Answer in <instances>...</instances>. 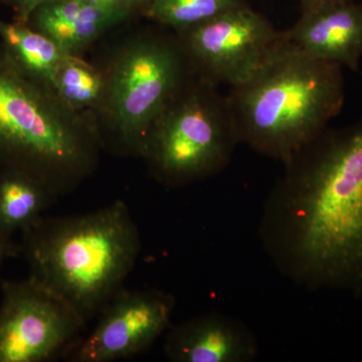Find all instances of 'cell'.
Returning <instances> with one entry per match:
<instances>
[{"instance_id":"7a4b0ae2","label":"cell","mask_w":362,"mask_h":362,"mask_svg":"<svg viewBox=\"0 0 362 362\" xmlns=\"http://www.w3.org/2000/svg\"><path fill=\"white\" fill-rule=\"evenodd\" d=\"M101 149L92 115L26 75L0 42V168L32 176L59 197L96 171Z\"/></svg>"},{"instance_id":"7c38bea8","label":"cell","mask_w":362,"mask_h":362,"mask_svg":"<svg viewBox=\"0 0 362 362\" xmlns=\"http://www.w3.org/2000/svg\"><path fill=\"white\" fill-rule=\"evenodd\" d=\"M136 4L135 0L108 4L51 0L33 11L28 25L58 42L66 54L80 56L100 35L127 18Z\"/></svg>"},{"instance_id":"5b68a950","label":"cell","mask_w":362,"mask_h":362,"mask_svg":"<svg viewBox=\"0 0 362 362\" xmlns=\"http://www.w3.org/2000/svg\"><path fill=\"white\" fill-rule=\"evenodd\" d=\"M103 92L92 112L102 145L141 157L152 124L194 73L175 32L142 33L126 40L101 69Z\"/></svg>"},{"instance_id":"2e32d148","label":"cell","mask_w":362,"mask_h":362,"mask_svg":"<svg viewBox=\"0 0 362 362\" xmlns=\"http://www.w3.org/2000/svg\"><path fill=\"white\" fill-rule=\"evenodd\" d=\"M244 4L243 0H150L146 14L159 25L180 33Z\"/></svg>"},{"instance_id":"7402d4cb","label":"cell","mask_w":362,"mask_h":362,"mask_svg":"<svg viewBox=\"0 0 362 362\" xmlns=\"http://www.w3.org/2000/svg\"><path fill=\"white\" fill-rule=\"evenodd\" d=\"M143 1H146V2H147V4H148V2L150 1V0H138V2H139V4H140V2H143Z\"/></svg>"},{"instance_id":"30bf717a","label":"cell","mask_w":362,"mask_h":362,"mask_svg":"<svg viewBox=\"0 0 362 362\" xmlns=\"http://www.w3.org/2000/svg\"><path fill=\"white\" fill-rule=\"evenodd\" d=\"M285 39L312 58L358 68L362 56V4L343 2L303 11Z\"/></svg>"},{"instance_id":"6da1fadb","label":"cell","mask_w":362,"mask_h":362,"mask_svg":"<svg viewBox=\"0 0 362 362\" xmlns=\"http://www.w3.org/2000/svg\"><path fill=\"white\" fill-rule=\"evenodd\" d=\"M285 166L264 221L276 261L307 284L362 292V120Z\"/></svg>"},{"instance_id":"d6986e66","label":"cell","mask_w":362,"mask_h":362,"mask_svg":"<svg viewBox=\"0 0 362 362\" xmlns=\"http://www.w3.org/2000/svg\"><path fill=\"white\" fill-rule=\"evenodd\" d=\"M13 245L9 240L0 239V262L8 255L13 254Z\"/></svg>"},{"instance_id":"52a82bcc","label":"cell","mask_w":362,"mask_h":362,"mask_svg":"<svg viewBox=\"0 0 362 362\" xmlns=\"http://www.w3.org/2000/svg\"><path fill=\"white\" fill-rule=\"evenodd\" d=\"M175 33L195 75L232 88L251 78L285 42L284 32L247 4Z\"/></svg>"},{"instance_id":"e0dca14e","label":"cell","mask_w":362,"mask_h":362,"mask_svg":"<svg viewBox=\"0 0 362 362\" xmlns=\"http://www.w3.org/2000/svg\"><path fill=\"white\" fill-rule=\"evenodd\" d=\"M6 1L13 6L14 13H16L14 14V21L26 23L30 0H6Z\"/></svg>"},{"instance_id":"ac0fdd59","label":"cell","mask_w":362,"mask_h":362,"mask_svg":"<svg viewBox=\"0 0 362 362\" xmlns=\"http://www.w3.org/2000/svg\"><path fill=\"white\" fill-rule=\"evenodd\" d=\"M347 1H351V0H300L303 11H313L321 7L334 6V4Z\"/></svg>"},{"instance_id":"3957f363","label":"cell","mask_w":362,"mask_h":362,"mask_svg":"<svg viewBox=\"0 0 362 362\" xmlns=\"http://www.w3.org/2000/svg\"><path fill=\"white\" fill-rule=\"evenodd\" d=\"M140 250L139 230L122 201L81 216L42 218L23 233L30 278L87 322L122 289Z\"/></svg>"},{"instance_id":"ffe728a7","label":"cell","mask_w":362,"mask_h":362,"mask_svg":"<svg viewBox=\"0 0 362 362\" xmlns=\"http://www.w3.org/2000/svg\"><path fill=\"white\" fill-rule=\"evenodd\" d=\"M49 1H51V0H30V4H28V21L30 16H32V13L37 8V7L42 6V4H47V2ZM28 21H26V23H28Z\"/></svg>"},{"instance_id":"277c9868","label":"cell","mask_w":362,"mask_h":362,"mask_svg":"<svg viewBox=\"0 0 362 362\" xmlns=\"http://www.w3.org/2000/svg\"><path fill=\"white\" fill-rule=\"evenodd\" d=\"M226 100L239 141L286 165L341 108V66L312 58L285 39Z\"/></svg>"},{"instance_id":"8fae6325","label":"cell","mask_w":362,"mask_h":362,"mask_svg":"<svg viewBox=\"0 0 362 362\" xmlns=\"http://www.w3.org/2000/svg\"><path fill=\"white\" fill-rule=\"evenodd\" d=\"M249 330L218 313L204 314L173 328L164 351L175 362H246L257 356Z\"/></svg>"},{"instance_id":"ba28073f","label":"cell","mask_w":362,"mask_h":362,"mask_svg":"<svg viewBox=\"0 0 362 362\" xmlns=\"http://www.w3.org/2000/svg\"><path fill=\"white\" fill-rule=\"evenodd\" d=\"M86 323L66 300L32 278L4 283L0 362H42L68 356Z\"/></svg>"},{"instance_id":"9c48e42d","label":"cell","mask_w":362,"mask_h":362,"mask_svg":"<svg viewBox=\"0 0 362 362\" xmlns=\"http://www.w3.org/2000/svg\"><path fill=\"white\" fill-rule=\"evenodd\" d=\"M173 309L175 299L168 293L121 289L68 356L78 362H108L140 354L168 329Z\"/></svg>"},{"instance_id":"4fadbf2b","label":"cell","mask_w":362,"mask_h":362,"mask_svg":"<svg viewBox=\"0 0 362 362\" xmlns=\"http://www.w3.org/2000/svg\"><path fill=\"white\" fill-rule=\"evenodd\" d=\"M57 197L32 176L0 168V239L25 233L42 218Z\"/></svg>"},{"instance_id":"8992f818","label":"cell","mask_w":362,"mask_h":362,"mask_svg":"<svg viewBox=\"0 0 362 362\" xmlns=\"http://www.w3.org/2000/svg\"><path fill=\"white\" fill-rule=\"evenodd\" d=\"M240 143L226 97L192 74L152 124L141 157L166 187L216 175Z\"/></svg>"},{"instance_id":"5bb4252c","label":"cell","mask_w":362,"mask_h":362,"mask_svg":"<svg viewBox=\"0 0 362 362\" xmlns=\"http://www.w3.org/2000/svg\"><path fill=\"white\" fill-rule=\"evenodd\" d=\"M0 42L26 75L54 88L52 78L66 52L28 23L0 20Z\"/></svg>"},{"instance_id":"9a60e30c","label":"cell","mask_w":362,"mask_h":362,"mask_svg":"<svg viewBox=\"0 0 362 362\" xmlns=\"http://www.w3.org/2000/svg\"><path fill=\"white\" fill-rule=\"evenodd\" d=\"M52 86L71 109L92 114L103 92V73L80 56L66 54L54 73Z\"/></svg>"},{"instance_id":"44dd1931","label":"cell","mask_w":362,"mask_h":362,"mask_svg":"<svg viewBox=\"0 0 362 362\" xmlns=\"http://www.w3.org/2000/svg\"><path fill=\"white\" fill-rule=\"evenodd\" d=\"M80 1L86 2V4H108L112 2L120 1V0H80ZM138 2V0H135ZM139 4V2H138Z\"/></svg>"}]
</instances>
